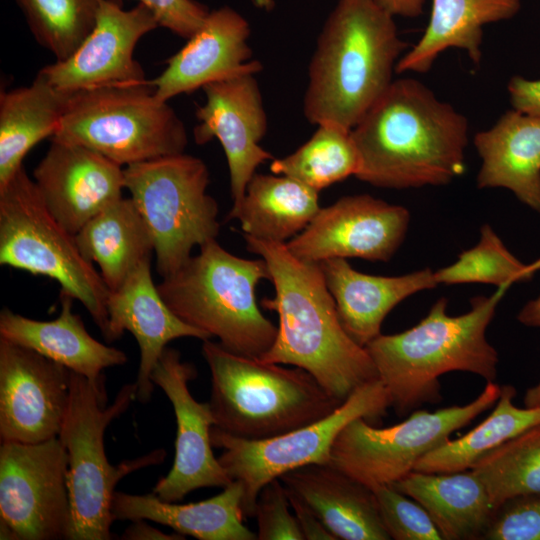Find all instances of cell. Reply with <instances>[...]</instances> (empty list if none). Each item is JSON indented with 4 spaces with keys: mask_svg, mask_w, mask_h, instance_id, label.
<instances>
[{
    "mask_svg": "<svg viewBox=\"0 0 540 540\" xmlns=\"http://www.w3.org/2000/svg\"><path fill=\"white\" fill-rule=\"evenodd\" d=\"M320 208L318 191L285 175L255 173L241 204L227 219H238L244 235L287 243Z\"/></svg>",
    "mask_w": 540,
    "mask_h": 540,
    "instance_id": "obj_30",
    "label": "cell"
},
{
    "mask_svg": "<svg viewBox=\"0 0 540 540\" xmlns=\"http://www.w3.org/2000/svg\"><path fill=\"white\" fill-rule=\"evenodd\" d=\"M202 355L211 373L214 427L232 436H278L330 415L343 403L302 368L242 356L210 339L203 341Z\"/></svg>",
    "mask_w": 540,
    "mask_h": 540,
    "instance_id": "obj_5",
    "label": "cell"
},
{
    "mask_svg": "<svg viewBox=\"0 0 540 540\" xmlns=\"http://www.w3.org/2000/svg\"><path fill=\"white\" fill-rule=\"evenodd\" d=\"M15 1L37 42L63 61L93 30L102 0Z\"/></svg>",
    "mask_w": 540,
    "mask_h": 540,
    "instance_id": "obj_35",
    "label": "cell"
},
{
    "mask_svg": "<svg viewBox=\"0 0 540 540\" xmlns=\"http://www.w3.org/2000/svg\"><path fill=\"white\" fill-rule=\"evenodd\" d=\"M133 523L123 532L121 539L124 540H183L184 535L177 532L167 534L150 526L143 519L132 521Z\"/></svg>",
    "mask_w": 540,
    "mask_h": 540,
    "instance_id": "obj_43",
    "label": "cell"
},
{
    "mask_svg": "<svg viewBox=\"0 0 540 540\" xmlns=\"http://www.w3.org/2000/svg\"><path fill=\"white\" fill-rule=\"evenodd\" d=\"M52 138L85 146L122 167L183 153L188 143L182 120L155 96L149 80L69 94Z\"/></svg>",
    "mask_w": 540,
    "mask_h": 540,
    "instance_id": "obj_9",
    "label": "cell"
},
{
    "mask_svg": "<svg viewBox=\"0 0 540 540\" xmlns=\"http://www.w3.org/2000/svg\"><path fill=\"white\" fill-rule=\"evenodd\" d=\"M377 0H338L317 38L303 111L352 130L391 85L408 44Z\"/></svg>",
    "mask_w": 540,
    "mask_h": 540,
    "instance_id": "obj_3",
    "label": "cell"
},
{
    "mask_svg": "<svg viewBox=\"0 0 540 540\" xmlns=\"http://www.w3.org/2000/svg\"><path fill=\"white\" fill-rule=\"evenodd\" d=\"M514 386H501L493 411L479 425L423 456L414 471L452 473L471 469L485 454L540 424V407H518Z\"/></svg>",
    "mask_w": 540,
    "mask_h": 540,
    "instance_id": "obj_32",
    "label": "cell"
},
{
    "mask_svg": "<svg viewBox=\"0 0 540 540\" xmlns=\"http://www.w3.org/2000/svg\"><path fill=\"white\" fill-rule=\"evenodd\" d=\"M264 279L269 280V271L263 258L238 257L213 240L157 288L182 321L233 353L260 359L277 335L256 300V287Z\"/></svg>",
    "mask_w": 540,
    "mask_h": 540,
    "instance_id": "obj_6",
    "label": "cell"
},
{
    "mask_svg": "<svg viewBox=\"0 0 540 540\" xmlns=\"http://www.w3.org/2000/svg\"><path fill=\"white\" fill-rule=\"evenodd\" d=\"M286 490L317 515L336 540H389L373 490L331 464H309L281 475Z\"/></svg>",
    "mask_w": 540,
    "mask_h": 540,
    "instance_id": "obj_22",
    "label": "cell"
},
{
    "mask_svg": "<svg viewBox=\"0 0 540 540\" xmlns=\"http://www.w3.org/2000/svg\"><path fill=\"white\" fill-rule=\"evenodd\" d=\"M108 337L111 342L127 330L135 337L140 362L136 379V400L147 403L152 396V371L167 344L177 338L202 341L211 337L182 321L165 303L151 274V259L142 262L124 283L110 291L106 303Z\"/></svg>",
    "mask_w": 540,
    "mask_h": 540,
    "instance_id": "obj_21",
    "label": "cell"
},
{
    "mask_svg": "<svg viewBox=\"0 0 540 540\" xmlns=\"http://www.w3.org/2000/svg\"><path fill=\"white\" fill-rule=\"evenodd\" d=\"M254 73H244L205 85L206 101L196 108L199 121L193 136L197 144L217 139L226 155L231 211L241 204L246 187L257 167L273 160L260 146L267 131V115Z\"/></svg>",
    "mask_w": 540,
    "mask_h": 540,
    "instance_id": "obj_18",
    "label": "cell"
},
{
    "mask_svg": "<svg viewBox=\"0 0 540 540\" xmlns=\"http://www.w3.org/2000/svg\"><path fill=\"white\" fill-rule=\"evenodd\" d=\"M73 300L60 292V314L51 321L34 320L4 307L0 338L30 348L95 384L103 383V370L126 363L127 355L89 334L80 315L72 311Z\"/></svg>",
    "mask_w": 540,
    "mask_h": 540,
    "instance_id": "obj_24",
    "label": "cell"
},
{
    "mask_svg": "<svg viewBox=\"0 0 540 540\" xmlns=\"http://www.w3.org/2000/svg\"><path fill=\"white\" fill-rule=\"evenodd\" d=\"M524 406L530 408L540 407V381L526 391Z\"/></svg>",
    "mask_w": 540,
    "mask_h": 540,
    "instance_id": "obj_46",
    "label": "cell"
},
{
    "mask_svg": "<svg viewBox=\"0 0 540 540\" xmlns=\"http://www.w3.org/2000/svg\"><path fill=\"white\" fill-rule=\"evenodd\" d=\"M124 184L150 231L162 278L183 266L195 246L216 240L218 204L207 193L202 159L183 152L131 164L124 167Z\"/></svg>",
    "mask_w": 540,
    "mask_h": 540,
    "instance_id": "obj_10",
    "label": "cell"
},
{
    "mask_svg": "<svg viewBox=\"0 0 540 540\" xmlns=\"http://www.w3.org/2000/svg\"><path fill=\"white\" fill-rule=\"evenodd\" d=\"M288 496L304 540H336L307 504L290 492Z\"/></svg>",
    "mask_w": 540,
    "mask_h": 540,
    "instance_id": "obj_42",
    "label": "cell"
},
{
    "mask_svg": "<svg viewBox=\"0 0 540 540\" xmlns=\"http://www.w3.org/2000/svg\"><path fill=\"white\" fill-rule=\"evenodd\" d=\"M136 383L125 384L107 406L104 382L95 384L71 371L67 410L58 438L68 455L67 487L72 522L68 540H109L114 521L111 506L117 483L137 469L161 463L166 452L155 450L117 466L109 463L104 433L136 400Z\"/></svg>",
    "mask_w": 540,
    "mask_h": 540,
    "instance_id": "obj_7",
    "label": "cell"
},
{
    "mask_svg": "<svg viewBox=\"0 0 540 540\" xmlns=\"http://www.w3.org/2000/svg\"><path fill=\"white\" fill-rule=\"evenodd\" d=\"M196 377L194 365L182 361L180 352L171 347L164 349L151 374L171 402L177 423L172 468L153 489L166 502L180 501L200 488H224L233 481L212 451L215 420L210 404L198 402L189 390L188 383Z\"/></svg>",
    "mask_w": 540,
    "mask_h": 540,
    "instance_id": "obj_16",
    "label": "cell"
},
{
    "mask_svg": "<svg viewBox=\"0 0 540 540\" xmlns=\"http://www.w3.org/2000/svg\"><path fill=\"white\" fill-rule=\"evenodd\" d=\"M517 320L525 326L540 328V294L521 308Z\"/></svg>",
    "mask_w": 540,
    "mask_h": 540,
    "instance_id": "obj_45",
    "label": "cell"
},
{
    "mask_svg": "<svg viewBox=\"0 0 540 540\" xmlns=\"http://www.w3.org/2000/svg\"><path fill=\"white\" fill-rule=\"evenodd\" d=\"M500 393V385L487 382L468 404L434 412L416 410L404 421L385 428L356 418L336 437L329 464L370 488L391 485L414 471L418 461L449 440L453 432L492 407Z\"/></svg>",
    "mask_w": 540,
    "mask_h": 540,
    "instance_id": "obj_12",
    "label": "cell"
},
{
    "mask_svg": "<svg viewBox=\"0 0 540 540\" xmlns=\"http://www.w3.org/2000/svg\"><path fill=\"white\" fill-rule=\"evenodd\" d=\"M385 529L394 540H443L428 512L391 485L371 488Z\"/></svg>",
    "mask_w": 540,
    "mask_h": 540,
    "instance_id": "obj_37",
    "label": "cell"
},
{
    "mask_svg": "<svg viewBox=\"0 0 540 540\" xmlns=\"http://www.w3.org/2000/svg\"><path fill=\"white\" fill-rule=\"evenodd\" d=\"M390 398L378 379L357 388L330 415L290 432L261 440L232 436L211 429L213 447L221 448L220 464L243 486L242 510L253 517L260 490L284 473L309 464H329L332 445L352 420L375 422L386 416Z\"/></svg>",
    "mask_w": 540,
    "mask_h": 540,
    "instance_id": "obj_11",
    "label": "cell"
},
{
    "mask_svg": "<svg viewBox=\"0 0 540 540\" xmlns=\"http://www.w3.org/2000/svg\"><path fill=\"white\" fill-rule=\"evenodd\" d=\"M68 467L58 437L39 443L1 441L0 539H68Z\"/></svg>",
    "mask_w": 540,
    "mask_h": 540,
    "instance_id": "obj_13",
    "label": "cell"
},
{
    "mask_svg": "<svg viewBox=\"0 0 540 540\" xmlns=\"http://www.w3.org/2000/svg\"><path fill=\"white\" fill-rule=\"evenodd\" d=\"M510 287L472 298L470 310L458 316L449 315L448 300L439 298L415 326L380 334L365 346L397 414L440 402L439 378L448 372H469L495 382L499 358L486 330Z\"/></svg>",
    "mask_w": 540,
    "mask_h": 540,
    "instance_id": "obj_4",
    "label": "cell"
},
{
    "mask_svg": "<svg viewBox=\"0 0 540 540\" xmlns=\"http://www.w3.org/2000/svg\"><path fill=\"white\" fill-rule=\"evenodd\" d=\"M540 270V259L524 264L505 246L489 224L480 229L478 243L461 252L457 260L437 271V284L485 283L497 287L529 279Z\"/></svg>",
    "mask_w": 540,
    "mask_h": 540,
    "instance_id": "obj_36",
    "label": "cell"
},
{
    "mask_svg": "<svg viewBox=\"0 0 540 540\" xmlns=\"http://www.w3.org/2000/svg\"><path fill=\"white\" fill-rule=\"evenodd\" d=\"M520 7L521 0H432L424 33L399 59L395 72L426 73L450 48L465 51L472 63L479 64L483 27L511 19Z\"/></svg>",
    "mask_w": 540,
    "mask_h": 540,
    "instance_id": "obj_28",
    "label": "cell"
},
{
    "mask_svg": "<svg viewBox=\"0 0 540 540\" xmlns=\"http://www.w3.org/2000/svg\"><path fill=\"white\" fill-rule=\"evenodd\" d=\"M483 540H540V493L504 502Z\"/></svg>",
    "mask_w": 540,
    "mask_h": 540,
    "instance_id": "obj_39",
    "label": "cell"
},
{
    "mask_svg": "<svg viewBox=\"0 0 540 540\" xmlns=\"http://www.w3.org/2000/svg\"><path fill=\"white\" fill-rule=\"evenodd\" d=\"M391 486L428 512L443 540H483L497 511L485 485L471 469L412 471Z\"/></svg>",
    "mask_w": 540,
    "mask_h": 540,
    "instance_id": "obj_27",
    "label": "cell"
},
{
    "mask_svg": "<svg viewBox=\"0 0 540 540\" xmlns=\"http://www.w3.org/2000/svg\"><path fill=\"white\" fill-rule=\"evenodd\" d=\"M393 16L415 18L421 15L426 0H377Z\"/></svg>",
    "mask_w": 540,
    "mask_h": 540,
    "instance_id": "obj_44",
    "label": "cell"
},
{
    "mask_svg": "<svg viewBox=\"0 0 540 540\" xmlns=\"http://www.w3.org/2000/svg\"><path fill=\"white\" fill-rule=\"evenodd\" d=\"M242 499L243 486L233 480L216 496L189 504L166 502L153 492L115 491L111 511L114 520H150L200 540H256L257 534L243 523Z\"/></svg>",
    "mask_w": 540,
    "mask_h": 540,
    "instance_id": "obj_26",
    "label": "cell"
},
{
    "mask_svg": "<svg viewBox=\"0 0 540 540\" xmlns=\"http://www.w3.org/2000/svg\"><path fill=\"white\" fill-rule=\"evenodd\" d=\"M351 133L355 177L376 187L447 185L466 170V117L413 78L393 80Z\"/></svg>",
    "mask_w": 540,
    "mask_h": 540,
    "instance_id": "obj_2",
    "label": "cell"
},
{
    "mask_svg": "<svg viewBox=\"0 0 540 540\" xmlns=\"http://www.w3.org/2000/svg\"><path fill=\"white\" fill-rule=\"evenodd\" d=\"M253 4L258 8L270 10L274 6V0H252Z\"/></svg>",
    "mask_w": 540,
    "mask_h": 540,
    "instance_id": "obj_47",
    "label": "cell"
},
{
    "mask_svg": "<svg viewBox=\"0 0 540 540\" xmlns=\"http://www.w3.org/2000/svg\"><path fill=\"white\" fill-rule=\"evenodd\" d=\"M471 470L496 509L511 498L540 493V424L488 452Z\"/></svg>",
    "mask_w": 540,
    "mask_h": 540,
    "instance_id": "obj_34",
    "label": "cell"
},
{
    "mask_svg": "<svg viewBox=\"0 0 540 540\" xmlns=\"http://www.w3.org/2000/svg\"><path fill=\"white\" fill-rule=\"evenodd\" d=\"M409 223L410 213L401 205L369 194L344 196L320 208L285 244L294 256L310 263L333 258L388 262L403 243Z\"/></svg>",
    "mask_w": 540,
    "mask_h": 540,
    "instance_id": "obj_14",
    "label": "cell"
},
{
    "mask_svg": "<svg viewBox=\"0 0 540 540\" xmlns=\"http://www.w3.org/2000/svg\"><path fill=\"white\" fill-rule=\"evenodd\" d=\"M288 492L279 478L260 490L254 517L258 540H304L294 514L290 512Z\"/></svg>",
    "mask_w": 540,
    "mask_h": 540,
    "instance_id": "obj_38",
    "label": "cell"
},
{
    "mask_svg": "<svg viewBox=\"0 0 540 540\" xmlns=\"http://www.w3.org/2000/svg\"><path fill=\"white\" fill-rule=\"evenodd\" d=\"M318 264L342 326L363 347L381 334L382 323L395 306L438 285L429 268L400 276H378L357 271L343 258Z\"/></svg>",
    "mask_w": 540,
    "mask_h": 540,
    "instance_id": "obj_23",
    "label": "cell"
},
{
    "mask_svg": "<svg viewBox=\"0 0 540 540\" xmlns=\"http://www.w3.org/2000/svg\"><path fill=\"white\" fill-rule=\"evenodd\" d=\"M155 15L159 26L189 39L204 23L210 10L195 0H138Z\"/></svg>",
    "mask_w": 540,
    "mask_h": 540,
    "instance_id": "obj_40",
    "label": "cell"
},
{
    "mask_svg": "<svg viewBox=\"0 0 540 540\" xmlns=\"http://www.w3.org/2000/svg\"><path fill=\"white\" fill-rule=\"evenodd\" d=\"M244 239L247 250L267 264L275 294L264 298L262 306L279 319L275 341L259 360L306 370L341 402L378 380L366 348L342 326L319 264L300 260L285 243L247 235Z\"/></svg>",
    "mask_w": 540,
    "mask_h": 540,
    "instance_id": "obj_1",
    "label": "cell"
},
{
    "mask_svg": "<svg viewBox=\"0 0 540 540\" xmlns=\"http://www.w3.org/2000/svg\"><path fill=\"white\" fill-rule=\"evenodd\" d=\"M311 138L293 153L274 158L272 173L291 177L320 191L340 182L359 169V153L350 129L323 123Z\"/></svg>",
    "mask_w": 540,
    "mask_h": 540,
    "instance_id": "obj_33",
    "label": "cell"
},
{
    "mask_svg": "<svg viewBox=\"0 0 540 540\" xmlns=\"http://www.w3.org/2000/svg\"><path fill=\"white\" fill-rule=\"evenodd\" d=\"M473 144L482 162L477 187L508 189L540 213V116L511 108Z\"/></svg>",
    "mask_w": 540,
    "mask_h": 540,
    "instance_id": "obj_25",
    "label": "cell"
},
{
    "mask_svg": "<svg viewBox=\"0 0 540 540\" xmlns=\"http://www.w3.org/2000/svg\"><path fill=\"white\" fill-rule=\"evenodd\" d=\"M0 264L56 280L60 292L78 300L107 339L110 290L75 235L48 209L24 166L0 187Z\"/></svg>",
    "mask_w": 540,
    "mask_h": 540,
    "instance_id": "obj_8",
    "label": "cell"
},
{
    "mask_svg": "<svg viewBox=\"0 0 540 540\" xmlns=\"http://www.w3.org/2000/svg\"><path fill=\"white\" fill-rule=\"evenodd\" d=\"M70 375L65 366L0 338L1 441L39 443L58 437Z\"/></svg>",
    "mask_w": 540,
    "mask_h": 540,
    "instance_id": "obj_17",
    "label": "cell"
},
{
    "mask_svg": "<svg viewBox=\"0 0 540 540\" xmlns=\"http://www.w3.org/2000/svg\"><path fill=\"white\" fill-rule=\"evenodd\" d=\"M158 27L155 15L142 3L124 9L121 0H102L96 24L78 49L38 73L67 94L144 84L148 80L133 54L138 41Z\"/></svg>",
    "mask_w": 540,
    "mask_h": 540,
    "instance_id": "obj_15",
    "label": "cell"
},
{
    "mask_svg": "<svg viewBox=\"0 0 540 540\" xmlns=\"http://www.w3.org/2000/svg\"><path fill=\"white\" fill-rule=\"evenodd\" d=\"M33 180L54 217L75 235L93 216L120 199L124 167L85 146L52 138Z\"/></svg>",
    "mask_w": 540,
    "mask_h": 540,
    "instance_id": "obj_19",
    "label": "cell"
},
{
    "mask_svg": "<svg viewBox=\"0 0 540 540\" xmlns=\"http://www.w3.org/2000/svg\"><path fill=\"white\" fill-rule=\"evenodd\" d=\"M507 90L513 109L540 116V79L516 75L509 80Z\"/></svg>",
    "mask_w": 540,
    "mask_h": 540,
    "instance_id": "obj_41",
    "label": "cell"
},
{
    "mask_svg": "<svg viewBox=\"0 0 540 540\" xmlns=\"http://www.w3.org/2000/svg\"><path fill=\"white\" fill-rule=\"evenodd\" d=\"M250 25L238 11L222 6L210 11L202 26L171 58L156 78L149 80L155 96L169 99L205 85L244 73H258L248 44Z\"/></svg>",
    "mask_w": 540,
    "mask_h": 540,
    "instance_id": "obj_20",
    "label": "cell"
},
{
    "mask_svg": "<svg viewBox=\"0 0 540 540\" xmlns=\"http://www.w3.org/2000/svg\"><path fill=\"white\" fill-rule=\"evenodd\" d=\"M69 94L37 74L28 86L0 94V187L23 166L26 154L53 137Z\"/></svg>",
    "mask_w": 540,
    "mask_h": 540,
    "instance_id": "obj_31",
    "label": "cell"
},
{
    "mask_svg": "<svg viewBox=\"0 0 540 540\" xmlns=\"http://www.w3.org/2000/svg\"><path fill=\"white\" fill-rule=\"evenodd\" d=\"M75 240L83 256L98 265L110 291L154 253L150 231L130 197L103 208L75 234Z\"/></svg>",
    "mask_w": 540,
    "mask_h": 540,
    "instance_id": "obj_29",
    "label": "cell"
}]
</instances>
